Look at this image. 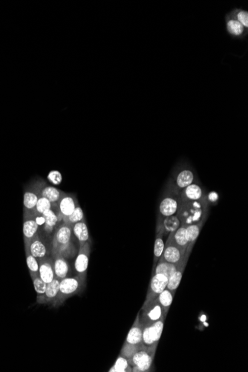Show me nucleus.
I'll return each mask as SVG.
<instances>
[{"mask_svg": "<svg viewBox=\"0 0 248 372\" xmlns=\"http://www.w3.org/2000/svg\"><path fill=\"white\" fill-rule=\"evenodd\" d=\"M208 204L205 198L198 201L181 202L177 213L181 225L187 226L206 221Z\"/></svg>", "mask_w": 248, "mask_h": 372, "instance_id": "1", "label": "nucleus"}, {"mask_svg": "<svg viewBox=\"0 0 248 372\" xmlns=\"http://www.w3.org/2000/svg\"><path fill=\"white\" fill-rule=\"evenodd\" d=\"M85 284L86 282H83L78 276L62 279L60 282L58 295L52 306L57 308L69 297L78 294L84 288Z\"/></svg>", "mask_w": 248, "mask_h": 372, "instance_id": "2", "label": "nucleus"}, {"mask_svg": "<svg viewBox=\"0 0 248 372\" xmlns=\"http://www.w3.org/2000/svg\"><path fill=\"white\" fill-rule=\"evenodd\" d=\"M67 224H63L59 227L54 235L53 241V252L54 255L60 254L65 256H69L73 253V245L72 240V228Z\"/></svg>", "mask_w": 248, "mask_h": 372, "instance_id": "3", "label": "nucleus"}, {"mask_svg": "<svg viewBox=\"0 0 248 372\" xmlns=\"http://www.w3.org/2000/svg\"><path fill=\"white\" fill-rule=\"evenodd\" d=\"M139 313V322L142 328L153 324L158 320H166L167 316L164 312V308L155 299L148 302H144L141 312Z\"/></svg>", "mask_w": 248, "mask_h": 372, "instance_id": "4", "label": "nucleus"}, {"mask_svg": "<svg viewBox=\"0 0 248 372\" xmlns=\"http://www.w3.org/2000/svg\"><path fill=\"white\" fill-rule=\"evenodd\" d=\"M164 321L165 320H158L143 327L142 346L144 348L155 353L164 329Z\"/></svg>", "mask_w": 248, "mask_h": 372, "instance_id": "5", "label": "nucleus"}, {"mask_svg": "<svg viewBox=\"0 0 248 372\" xmlns=\"http://www.w3.org/2000/svg\"><path fill=\"white\" fill-rule=\"evenodd\" d=\"M155 353L141 347L128 359L132 372H144L150 370Z\"/></svg>", "mask_w": 248, "mask_h": 372, "instance_id": "6", "label": "nucleus"}, {"mask_svg": "<svg viewBox=\"0 0 248 372\" xmlns=\"http://www.w3.org/2000/svg\"><path fill=\"white\" fill-rule=\"evenodd\" d=\"M185 253L186 250L175 245L170 239H167L164 253L160 259L169 263L178 265L184 259Z\"/></svg>", "mask_w": 248, "mask_h": 372, "instance_id": "7", "label": "nucleus"}, {"mask_svg": "<svg viewBox=\"0 0 248 372\" xmlns=\"http://www.w3.org/2000/svg\"><path fill=\"white\" fill-rule=\"evenodd\" d=\"M89 256H90V244L89 242H86L85 245L80 246L78 255L74 264L77 276L85 282H86V275H87Z\"/></svg>", "mask_w": 248, "mask_h": 372, "instance_id": "8", "label": "nucleus"}, {"mask_svg": "<svg viewBox=\"0 0 248 372\" xmlns=\"http://www.w3.org/2000/svg\"><path fill=\"white\" fill-rule=\"evenodd\" d=\"M181 203L179 196L175 197L172 196L164 198L159 205L158 220H162L164 218L177 215Z\"/></svg>", "mask_w": 248, "mask_h": 372, "instance_id": "9", "label": "nucleus"}, {"mask_svg": "<svg viewBox=\"0 0 248 372\" xmlns=\"http://www.w3.org/2000/svg\"><path fill=\"white\" fill-rule=\"evenodd\" d=\"M168 281L169 278L165 275L161 274V273L154 274L149 286L145 302H148L155 299L164 289L167 288Z\"/></svg>", "mask_w": 248, "mask_h": 372, "instance_id": "10", "label": "nucleus"}, {"mask_svg": "<svg viewBox=\"0 0 248 372\" xmlns=\"http://www.w3.org/2000/svg\"><path fill=\"white\" fill-rule=\"evenodd\" d=\"M143 328L139 322V315L137 316L135 322L128 333L126 342L124 345L132 346L135 348H141L142 346Z\"/></svg>", "mask_w": 248, "mask_h": 372, "instance_id": "11", "label": "nucleus"}, {"mask_svg": "<svg viewBox=\"0 0 248 372\" xmlns=\"http://www.w3.org/2000/svg\"><path fill=\"white\" fill-rule=\"evenodd\" d=\"M60 281L54 278L52 282L47 284L46 292L43 295L37 297V302L38 304H53L57 299L60 289Z\"/></svg>", "mask_w": 248, "mask_h": 372, "instance_id": "12", "label": "nucleus"}, {"mask_svg": "<svg viewBox=\"0 0 248 372\" xmlns=\"http://www.w3.org/2000/svg\"><path fill=\"white\" fill-rule=\"evenodd\" d=\"M38 225L36 223L34 218L31 217L30 214L25 215L23 222V236H24L25 247H29L30 242L37 236Z\"/></svg>", "mask_w": 248, "mask_h": 372, "instance_id": "13", "label": "nucleus"}, {"mask_svg": "<svg viewBox=\"0 0 248 372\" xmlns=\"http://www.w3.org/2000/svg\"><path fill=\"white\" fill-rule=\"evenodd\" d=\"M179 198L181 202L198 201L204 198L202 189L199 185L194 183L183 189L180 193Z\"/></svg>", "mask_w": 248, "mask_h": 372, "instance_id": "14", "label": "nucleus"}, {"mask_svg": "<svg viewBox=\"0 0 248 372\" xmlns=\"http://www.w3.org/2000/svg\"><path fill=\"white\" fill-rule=\"evenodd\" d=\"M188 255L184 256V259L180 262L176 271L174 272L173 275L169 278L168 284H167V288L170 290L173 294H175L177 288L179 286L181 283V279H182L183 273L185 270L186 265H187V261L189 259Z\"/></svg>", "mask_w": 248, "mask_h": 372, "instance_id": "15", "label": "nucleus"}, {"mask_svg": "<svg viewBox=\"0 0 248 372\" xmlns=\"http://www.w3.org/2000/svg\"><path fill=\"white\" fill-rule=\"evenodd\" d=\"M166 233L162 226L158 222L156 228V237H155V245H154V268L161 259L164 253L165 243H164V236Z\"/></svg>", "mask_w": 248, "mask_h": 372, "instance_id": "16", "label": "nucleus"}, {"mask_svg": "<svg viewBox=\"0 0 248 372\" xmlns=\"http://www.w3.org/2000/svg\"><path fill=\"white\" fill-rule=\"evenodd\" d=\"M204 222L205 221H202V222H198V223H196V224H190V225L186 227L187 241H188V245H187V250H186V255L190 256L192 249H193L198 237L199 236L200 232H201V229H202Z\"/></svg>", "mask_w": 248, "mask_h": 372, "instance_id": "17", "label": "nucleus"}, {"mask_svg": "<svg viewBox=\"0 0 248 372\" xmlns=\"http://www.w3.org/2000/svg\"><path fill=\"white\" fill-rule=\"evenodd\" d=\"M77 204L78 203L74 196L71 195H63L61 199L59 201V209L63 219L72 215Z\"/></svg>", "mask_w": 248, "mask_h": 372, "instance_id": "18", "label": "nucleus"}, {"mask_svg": "<svg viewBox=\"0 0 248 372\" xmlns=\"http://www.w3.org/2000/svg\"><path fill=\"white\" fill-rule=\"evenodd\" d=\"M39 275L40 277L46 283L49 284L52 282L55 278L54 275V264L49 259H42L39 264Z\"/></svg>", "mask_w": 248, "mask_h": 372, "instance_id": "19", "label": "nucleus"}, {"mask_svg": "<svg viewBox=\"0 0 248 372\" xmlns=\"http://www.w3.org/2000/svg\"><path fill=\"white\" fill-rule=\"evenodd\" d=\"M54 275L56 279L61 281L62 279L67 277L68 273H69V264L66 262L61 255H55V259L54 262Z\"/></svg>", "mask_w": 248, "mask_h": 372, "instance_id": "20", "label": "nucleus"}, {"mask_svg": "<svg viewBox=\"0 0 248 372\" xmlns=\"http://www.w3.org/2000/svg\"><path fill=\"white\" fill-rule=\"evenodd\" d=\"M168 239H170L172 242H174L180 248H183L184 250H187L188 241H187L185 226L181 225L179 228L177 229L173 233H170Z\"/></svg>", "mask_w": 248, "mask_h": 372, "instance_id": "21", "label": "nucleus"}, {"mask_svg": "<svg viewBox=\"0 0 248 372\" xmlns=\"http://www.w3.org/2000/svg\"><path fill=\"white\" fill-rule=\"evenodd\" d=\"M195 181L194 174L189 170H184L178 173L175 181V189L182 190L187 186L193 184Z\"/></svg>", "mask_w": 248, "mask_h": 372, "instance_id": "22", "label": "nucleus"}, {"mask_svg": "<svg viewBox=\"0 0 248 372\" xmlns=\"http://www.w3.org/2000/svg\"><path fill=\"white\" fill-rule=\"evenodd\" d=\"M72 227H73L72 229H73L74 234L79 241L80 246L85 245L86 242H89V230H88L87 225H86L85 220L77 222L76 224H74Z\"/></svg>", "mask_w": 248, "mask_h": 372, "instance_id": "23", "label": "nucleus"}, {"mask_svg": "<svg viewBox=\"0 0 248 372\" xmlns=\"http://www.w3.org/2000/svg\"><path fill=\"white\" fill-rule=\"evenodd\" d=\"M29 250L33 256H34L37 259H40V260L44 259L45 256H46V253H47L46 246H45L43 242L40 240L37 236H36L30 242Z\"/></svg>", "mask_w": 248, "mask_h": 372, "instance_id": "24", "label": "nucleus"}, {"mask_svg": "<svg viewBox=\"0 0 248 372\" xmlns=\"http://www.w3.org/2000/svg\"><path fill=\"white\" fill-rule=\"evenodd\" d=\"M158 222L162 226L166 234L173 233L181 226V222L177 215L164 218L162 220H158Z\"/></svg>", "mask_w": 248, "mask_h": 372, "instance_id": "25", "label": "nucleus"}, {"mask_svg": "<svg viewBox=\"0 0 248 372\" xmlns=\"http://www.w3.org/2000/svg\"><path fill=\"white\" fill-rule=\"evenodd\" d=\"M63 195L64 193L63 192L60 191L55 187H49V186L44 187L40 193V196H43V197L47 198L51 204L59 202Z\"/></svg>", "mask_w": 248, "mask_h": 372, "instance_id": "26", "label": "nucleus"}, {"mask_svg": "<svg viewBox=\"0 0 248 372\" xmlns=\"http://www.w3.org/2000/svg\"><path fill=\"white\" fill-rule=\"evenodd\" d=\"M178 265L169 263V262L160 259L158 263H157L156 267H155V270H154V272H155V274L161 273V274L165 275L166 276L170 278L174 273V272L176 271Z\"/></svg>", "mask_w": 248, "mask_h": 372, "instance_id": "27", "label": "nucleus"}, {"mask_svg": "<svg viewBox=\"0 0 248 372\" xmlns=\"http://www.w3.org/2000/svg\"><path fill=\"white\" fill-rule=\"evenodd\" d=\"M39 195L34 192L27 191L25 193L23 198V204H24L25 215L30 214L31 212L34 211L38 201Z\"/></svg>", "mask_w": 248, "mask_h": 372, "instance_id": "28", "label": "nucleus"}, {"mask_svg": "<svg viewBox=\"0 0 248 372\" xmlns=\"http://www.w3.org/2000/svg\"><path fill=\"white\" fill-rule=\"evenodd\" d=\"M174 296H175V294H173L170 290L166 288L155 298L158 303L164 308V312L167 315L168 314L170 306L173 303Z\"/></svg>", "mask_w": 248, "mask_h": 372, "instance_id": "29", "label": "nucleus"}, {"mask_svg": "<svg viewBox=\"0 0 248 372\" xmlns=\"http://www.w3.org/2000/svg\"><path fill=\"white\" fill-rule=\"evenodd\" d=\"M25 254H26V262L29 270L30 276L31 277L40 276L39 275V263L34 256L30 252L29 247H25Z\"/></svg>", "mask_w": 248, "mask_h": 372, "instance_id": "30", "label": "nucleus"}, {"mask_svg": "<svg viewBox=\"0 0 248 372\" xmlns=\"http://www.w3.org/2000/svg\"><path fill=\"white\" fill-rule=\"evenodd\" d=\"M43 216L45 218L46 223H45V230L46 232L51 233L54 227L58 222V218L57 215L52 210H49L45 211L43 213Z\"/></svg>", "mask_w": 248, "mask_h": 372, "instance_id": "31", "label": "nucleus"}, {"mask_svg": "<svg viewBox=\"0 0 248 372\" xmlns=\"http://www.w3.org/2000/svg\"><path fill=\"white\" fill-rule=\"evenodd\" d=\"M109 372H132V367L129 365V360L124 356L120 355L117 359L115 365L109 370Z\"/></svg>", "mask_w": 248, "mask_h": 372, "instance_id": "32", "label": "nucleus"}, {"mask_svg": "<svg viewBox=\"0 0 248 372\" xmlns=\"http://www.w3.org/2000/svg\"><path fill=\"white\" fill-rule=\"evenodd\" d=\"M63 221H64L65 224H69L71 227L77 222L84 221V213H83V210L79 206V204H77L75 210L72 213V215L67 216V217L63 218Z\"/></svg>", "mask_w": 248, "mask_h": 372, "instance_id": "33", "label": "nucleus"}, {"mask_svg": "<svg viewBox=\"0 0 248 372\" xmlns=\"http://www.w3.org/2000/svg\"><path fill=\"white\" fill-rule=\"evenodd\" d=\"M51 204L47 198L39 195L38 201L34 210V214L42 215L46 210H51Z\"/></svg>", "mask_w": 248, "mask_h": 372, "instance_id": "34", "label": "nucleus"}, {"mask_svg": "<svg viewBox=\"0 0 248 372\" xmlns=\"http://www.w3.org/2000/svg\"><path fill=\"white\" fill-rule=\"evenodd\" d=\"M227 29L230 34L239 36L243 32L244 26L238 20H232L227 23Z\"/></svg>", "mask_w": 248, "mask_h": 372, "instance_id": "35", "label": "nucleus"}, {"mask_svg": "<svg viewBox=\"0 0 248 372\" xmlns=\"http://www.w3.org/2000/svg\"><path fill=\"white\" fill-rule=\"evenodd\" d=\"M34 284V290L37 294V297L43 295L46 292V288H47V283L44 282L40 276H34L31 278Z\"/></svg>", "mask_w": 248, "mask_h": 372, "instance_id": "36", "label": "nucleus"}, {"mask_svg": "<svg viewBox=\"0 0 248 372\" xmlns=\"http://www.w3.org/2000/svg\"><path fill=\"white\" fill-rule=\"evenodd\" d=\"M47 178L49 182H51L54 185H60L63 181L61 173L57 170H52V171L50 172L48 175Z\"/></svg>", "mask_w": 248, "mask_h": 372, "instance_id": "37", "label": "nucleus"}, {"mask_svg": "<svg viewBox=\"0 0 248 372\" xmlns=\"http://www.w3.org/2000/svg\"><path fill=\"white\" fill-rule=\"evenodd\" d=\"M238 21L245 27L248 26V14L247 11H240L237 14Z\"/></svg>", "mask_w": 248, "mask_h": 372, "instance_id": "38", "label": "nucleus"}, {"mask_svg": "<svg viewBox=\"0 0 248 372\" xmlns=\"http://www.w3.org/2000/svg\"><path fill=\"white\" fill-rule=\"evenodd\" d=\"M34 219L36 221V223H37L38 227L45 225L46 220H45V218L43 217V215L35 214Z\"/></svg>", "mask_w": 248, "mask_h": 372, "instance_id": "39", "label": "nucleus"}]
</instances>
